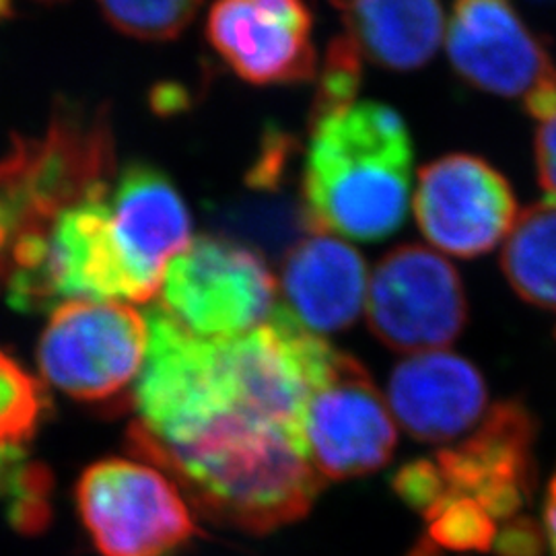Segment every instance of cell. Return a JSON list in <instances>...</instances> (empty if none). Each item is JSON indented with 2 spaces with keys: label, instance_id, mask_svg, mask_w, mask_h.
Instances as JSON below:
<instances>
[{
  "label": "cell",
  "instance_id": "obj_14",
  "mask_svg": "<svg viewBox=\"0 0 556 556\" xmlns=\"http://www.w3.org/2000/svg\"><path fill=\"white\" fill-rule=\"evenodd\" d=\"M110 211L124 256L155 298L169 262L192 243V217L186 202L160 167L132 161L116 179Z\"/></svg>",
  "mask_w": 556,
  "mask_h": 556
},
{
  "label": "cell",
  "instance_id": "obj_13",
  "mask_svg": "<svg viewBox=\"0 0 556 556\" xmlns=\"http://www.w3.org/2000/svg\"><path fill=\"white\" fill-rule=\"evenodd\" d=\"M388 404L400 427L422 443H450L478 427L489 404L486 381L459 355H410L390 376Z\"/></svg>",
  "mask_w": 556,
  "mask_h": 556
},
{
  "label": "cell",
  "instance_id": "obj_27",
  "mask_svg": "<svg viewBox=\"0 0 556 556\" xmlns=\"http://www.w3.org/2000/svg\"><path fill=\"white\" fill-rule=\"evenodd\" d=\"M13 17V0H0V21Z\"/></svg>",
  "mask_w": 556,
  "mask_h": 556
},
{
  "label": "cell",
  "instance_id": "obj_25",
  "mask_svg": "<svg viewBox=\"0 0 556 556\" xmlns=\"http://www.w3.org/2000/svg\"><path fill=\"white\" fill-rule=\"evenodd\" d=\"M536 167L540 186L556 202V112L540 122L536 132Z\"/></svg>",
  "mask_w": 556,
  "mask_h": 556
},
{
  "label": "cell",
  "instance_id": "obj_16",
  "mask_svg": "<svg viewBox=\"0 0 556 556\" xmlns=\"http://www.w3.org/2000/svg\"><path fill=\"white\" fill-rule=\"evenodd\" d=\"M342 15L361 59L388 71L425 66L443 36L439 0H344Z\"/></svg>",
  "mask_w": 556,
  "mask_h": 556
},
{
  "label": "cell",
  "instance_id": "obj_26",
  "mask_svg": "<svg viewBox=\"0 0 556 556\" xmlns=\"http://www.w3.org/2000/svg\"><path fill=\"white\" fill-rule=\"evenodd\" d=\"M544 528H546V538L551 542V548L556 556V475L548 484L546 493V505H544Z\"/></svg>",
  "mask_w": 556,
  "mask_h": 556
},
{
  "label": "cell",
  "instance_id": "obj_22",
  "mask_svg": "<svg viewBox=\"0 0 556 556\" xmlns=\"http://www.w3.org/2000/svg\"><path fill=\"white\" fill-rule=\"evenodd\" d=\"M361 54L346 36L330 43L312 116L353 103L361 85Z\"/></svg>",
  "mask_w": 556,
  "mask_h": 556
},
{
  "label": "cell",
  "instance_id": "obj_20",
  "mask_svg": "<svg viewBox=\"0 0 556 556\" xmlns=\"http://www.w3.org/2000/svg\"><path fill=\"white\" fill-rule=\"evenodd\" d=\"M427 534L420 538L439 556L454 553H489L497 540V519L472 498H450L427 516Z\"/></svg>",
  "mask_w": 556,
  "mask_h": 556
},
{
  "label": "cell",
  "instance_id": "obj_11",
  "mask_svg": "<svg viewBox=\"0 0 556 556\" xmlns=\"http://www.w3.org/2000/svg\"><path fill=\"white\" fill-rule=\"evenodd\" d=\"M536 417L521 400L495 402L470 438L438 452L445 501L472 498L493 519L519 516L536 486Z\"/></svg>",
  "mask_w": 556,
  "mask_h": 556
},
{
  "label": "cell",
  "instance_id": "obj_28",
  "mask_svg": "<svg viewBox=\"0 0 556 556\" xmlns=\"http://www.w3.org/2000/svg\"><path fill=\"white\" fill-rule=\"evenodd\" d=\"M40 2H59V0H40Z\"/></svg>",
  "mask_w": 556,
  "mask_h": 556
},
{
  "label": "cell",
  "instance_id": "obj_8",
  "mask_svg": "<svg viewBox=\"0 0 556 556\" xmlns=\"http://www.w3.org/2000/svg\"><path fill=\"white\" fill-rule=\"evenodd\" d=\"M307 456L324 480L367 477L397 445L390 404L357 358L332 349L305 406Z\"/></svg>",
  "mask_w": 556,
  "mask_h": 556
},
{
  "label": "cell",
  "instance_id": "obj_18",
  "mask_svg": "<svg viewBox=\"0 0 556 556\" xmlns=\"http://www.w3.org/2000/svg\"><path fill=\"white\" fill-rule=\"evenodd\" d=\"M501 268L519 298L556 312V202L523 211L503 245Z\"/></svg>",
  "mask_w": 556,
  "mask_h": 556
},
{
  "label": "cell",
  "instance_id": "obj_4",
  "mask_svg": "<svg viewBox=\"0 0 556 556\" xmlns=\"http://www.w3.org/2000/svg\"><path fill=\"white\" fill-rule=\"evenodd\" d=\"M75 495L101 556H174L199 534L176 480L144 459L96 462Z\"/></svg>",
  "mask_w": 556,
  "mask_h": 556
},
{
  "label": "cell",
  "instance_id": "obj_24",
  "mask_svg": "<svg viewBox=\"0 0 556 556\" xmlns=\"http://www.w3.org/2000/svg\"><path fill=\"white\" fill-rule=\"evenodd\" d=\"M546 536L532 517L517 516L507 521L495 540L497 556H542Z\"/></svg>",
  "mask_w": 556,
  "mask_h": 556
},
{
  "label": "cell",
  "instance_id": "obj_2",
  "mask_svg": "<svg viewBox=\"0 0 556 556\" xmlns=\"http://www.w3.org/2000/svg\"><path fill=\"white\" fill-rule=\"evenodd\" d=\"M413 140L396 110L353 101L312 116L301 194L316 231L357 241L396 233L406 219Z\"/></svg>",
  "mask_w": 556,
  "mask_h": 556
},
{
  "label": "cell",
  "instance_id": "obj_17",
  "mask_svg": "<svg viewBox=\"0 0 556 556\" xmlns=\"http://www.w3.org/2000/svg\"><path fill=\"white\" fill-rule=\"evenodd\" d=\"M213 220L225 238L236 239L260 256L280 258L316 231L303 194L291 188L248 190L213 206Z\"/></svg>",
  "mask_w": 556,
  "mask_h": 556
},
{
  "label": "cell",
  "instance_id": "obj_7",
  "mask_svg": "<svg viewBox=\"0 0 556 556\" xmlns=\"http://www.w3.org/2000/svg\"><path fill=\"white\" fill-rule=\"evenodd\" d=\"M447 56L478 89L519 101L540 122L555 114V59L511 0H456Z\"/></svg>",
  "mask_w": 556,
  "mask_h": 556
},
{
  "label": "cell",
  "instance_id": "obj_23",
  "mask_svg": "<svg viewBox=\"0 0 556 556\" xmlns=\"http://www.w3.org/2000/svg\"><path fill=\"white\" fill-rule=\"evenodd\" d=\"M392 489L408 507L425 517L447 497L445 480L435 459H413L397 468Z\"/></svg>",
  "mask_w": 556,
  "mask_h": 556
},
{
  "label": "cell",
  "instance_id": "obj_1",
  "mask_svg": "<svg viewBox=\"0 0 556 556\" xmlns=\"http://www.w3.org/2000/svg\"><path fill=\"white\" fill-rule=\"evenodd\" d=\"M128 441L206 516L252 534L307 516L324 484L298 433L245 413L211 415L165 439L132 425Z\"/></svg>",
  "mask_w": 556,
  "mask_h": 556
},
{
  "label": "cell",
  "instance_id": "obj_12",
  "mask_svg": "<svg viewBox=\"0 0 556 556\" xmlns=\"http://www.w3.org/2000/svg\"><path fill=\"white\" fill-rule=\"evenodd\" d=\"M206 38L250 85H295L316 75L314 17L305 0H215Z\"/></svg>",
  "mask_w": 556,
  "mask_h": 556
},
{
  "label": "cell",
  "instance_id": "obj_10",
  "mask_svg": "<svg viewBox=\"0 0 556 556\" xmlns=\"http://www.w3.org/2000/svg\"><path fill=\"white\" fill-rule=\"evenodd\" d=\"M415 215L425 238L439 250L457 258H477L511 233L517 200L493 165L454 153L420 169Z\"/></svg>",
  "mask_w": 556,
  "mask_h": 556
},
{
  "label": "cell",
  "instance_id": "obj_19",
  "mask_svg": "<svg viewBox=\"0 0 556 556\" xmlns=\"http://www.w3.org/2000/svg\"><path fill=\"white\" fill-rule=\"evenodd\" d=\"M50 410L46 386L0 349V447H23Z\"/></svg>",
  "mask_w": 556,
  "mask_h": 556
},
{
  "label": "cell",
  "instance_id": "obj_6",
  "mask_svg": "<svg viewBox=\"0 0 556 556\" xmlns=\"http://www.w3.org/2000/svg\"><path fill=\"white\" fill-rule=\"evenodd\" d=\"M149 342L147 319L126 303L66 301L38 344L41 374L80 402H114L139 379Z\"/></svg>",
  "mask_w": 556,
  "mask_h": 556
},
{
  "label": "cell",
  "instance_id": "obj_15",
  "mask_svg": "<svg viewBox=\"0 0 556 556\" xmlns=\"http://www.w3.org/2000/svg\"><path fill=\"white\" fill-rule=\"evenodd\" d=\"M280 289L285 309L307 332H340L367 303V264L349 243L314 231L285 256Z\"/></svg>",
  "mask_w": 556,
  "mask_h": 556
},
{
  "label": "cell",
  "instance_id": "obj_3",
  "mask_svg": "<svg viewBox=\"0 0 556 556\" xmlns=\"http://www.w3.org/2000/svg\"><path fill=\"white\" fill-rule=\"evenodd\" d=\"M114 135L105 108L62 101L40 135L15 137L0 157V287L27 241L108 184Z\"/></svg>",
  "mask_w": 556,
  "mask_h": 556
},
{
  "label": "cell",
  "instance_id": "obj_9",
  "mask_svg": "<svg viewBox=\"0 0 556 556\" xmlns=\"http://www.w3.org/2000/svg\"><path fill=\"white\" fill-rule=\"evenodd\" d=\"M365 305L374 337L408 355L454 344L468 321V298L454 264L417 243L397 245L379 260Z\"/></svg>",
  "mask_w": 556,
  "mask_h": 556
},
{
  "label": "cell",
  "instance_id": "obj_21",
  "mask_svg": "<svg viewBox=\"0 0 556 556\" xmlns=\"http://www.w3.org/2000/svg\"><path fill=\"white\" fill-rule=\"evenodd\" d=\"M119 34L144 41L178 38L199 13L202 0H98Z\"/></svg>",
  "mask_w": 556,
  "mask_h": 556
},
{
  "label": "cell",
  "instance_id": "obj_5",
  "mask_svg": "<svg viewBox=\"0 0 556 556\" xmlns=\"http://www.w3.org/2000/svg\"><path fill=\"white\" fill-rule=\"evenodd\" d=\"M277 280L264 258L236 239L204 236L172 260L163 309L192 334L236 338L270 318Z\"/></svg>",
  "mask_w": 556,
  "mask_h": 556
}]
</instances>
